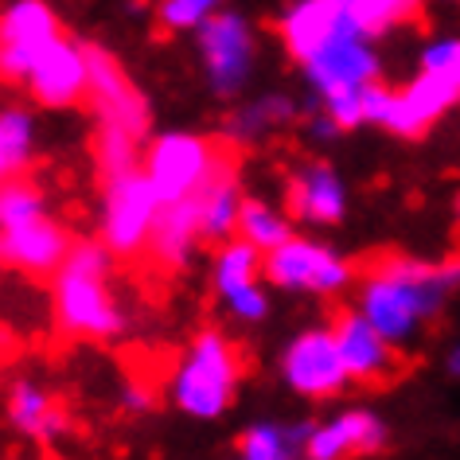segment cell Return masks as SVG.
<instances>
[{"mask_svg": "<svg viewBox=\"0 0 460 460\" xmlns=\"http://www.w3.org/2000/svg\"><path fill=\"white\" fill-rule=\"evenodd\" d=\"M453 293H460V258L421 261L406 254H386L363 270L355 308L390 343L410 348L441 316Z\"/></svg>", "mask_w": 460, "mask_h": 460, "instance_id": "1", "label": "cell"}, {"mask_svg": "<svg viewBox=\"0 0 460 460\" xmlns=\"http://www.w3.org/2000/svg\"><path fill=\"white\" fill-rule=\"evenodd\" d=\"M113 250L106 243H75L51 273V313L63 336L106 343L125 328L121 301L113 296Z\"/></svg>", "mask_w": 460, "mask_h": 460, "instance_id": "2", "label": "cell"}, {"mask_svg": "<svg viewBox=\"0 0 460 460\" xmlns=\"http://www.w3.org/2000/svg\"><path fill=\"white\" fill-rule=\"evenodd\" d=\"M238 383H243V355L223 332L207 328L191 340L172 375V406L188 418L215 421L234 406Z\"/></svg>", "mask_w": 460, "mask_h": 460, "instance_id": "3", "label": "cell"}, {"mask_svg": "<svg viewBox=\"0 0 460 460\" xmlns=\"http://www.w3.org/2000/svg\"><path fill=\"white\" fill-rule=\"evenodd\" d=\"M102 183H106V188H102V243L121 261L148 254L156 215L164 203H160L145 164L106 172Z\"/></svg>", "mask_w": 460, "mask_h": 460, "instance_id": "4", "label": "cell"}, {"mask_svg": "<svg viewBox=\"0 0 460 460\" xmlns=\"http://www.w3.org/2000/svg\"><path fill=\"white\" fill-rule=\"evenodd\" d=\"M234 148L238 145L230 137L226 141H211V137H199V133H160L145 148L141 164L148 172V180H153L160 203H172L199 191Z\"/></svg>", "mask_w": 460, "mask_h": 460, "instance_id": "5", "label": "cell"}, {"mask_svg": "<svg viewBox=\"0 0 460 460\" xmlns=\"http://www.w3.org/2000/svg\"><path fill=\"white\" fill-rule=\"evenodd\" d=\"M266 281L285 293L340 296L355 285V266L320 238L293 234L289 243H281L266 254Z\"/></svg>", "mask_w": 460, "mask_h": 460, "instance_id": "6", "label": "cell"}, {"mask_svg": "<svg viewBox=\"0 0 460 460\" xmlns=\"http://www.w3.org/2000/svg\"><path fill=\"white\" fill-rule=\"evenodd\" d=\"M281 378L293 394H301L308 402H328L340 398L351 386V375L343 367L340 343L332 324L305 328L289 340V348L281 355Z\"/></svg>", "mask_w": 460, "mask_h": 460, "instance_id": "7", "label": "cell"}, {"mask_svg": "<svg viewBox=\"0 0 460 460\" xmlns=\"http://www.w3.org/2000/svg\"><path fill=\"white\" fill-rule=\"evenodd\" d=\"M86 59H90V98L86 102L98 113V125H110V129H121L137 137V141H145L153 113H148V102L137 90L129 71L106 48H94V43H86Z\"/></svg>", "mask_w": 460, "mask_h": 460, "instance_id": "8", "label": "cell"}, {"mask_svg": "<svg viewBox=\"0 0 460 460\" xmlns=\"http://www.w3.org/2000/svg\"><path fill=\"white\" fill-rule=\"evenodd\" d=\"M199 55L218 98H234L254 71V36L238 13H211L199 24Z\"/></svg>", "mask_w": 460, "mask_h": 460, "instance_id": "9", "label": "cell"}, {"mask_svg": "<svg viewBox=\"0 0 460 460\" xmlns=\"http://www.w3.org/2000/svg\"><path fill=\"white\" fill-rule=\"evenodd\" d=\"M63 36L43 0H16L0 13V83H28L40 55Z\"/></svg>", "mask_w": 460, "mask_h": 460, "instance_id": "10", "label": "cell"}, {"mask_svg": "<svg viewBox=\"0 0 460 460\" xmlns=\"http://www.w3.org/2000/svg\"><path fill=\"white\" fill-rule=\"evenodd\" d=\"M332 332H336L343 367H348L355 386H386L394 383L402 371V348L390 343L383 332H378L371 320H367L359 308H343L332 320Z\"/></svg>", "mask_w": 460, "mask_h": 460, "instance_id": "11", "label": "cell"}, {"mask_svg": "<svg viewBox=\"0 0 460 460\" xmlns=\"http://www.w3.org/2000/svg\"><path fill=\"white\" fill-rule=\"evenodd\" d=\"M301 66H305V78H308V86L316 90L320 102L367 90L371 83H378V75H383L378 51L371 48V40H363V36L332 40L313 55V59H305Z\"/></svg>", "mask_w": 460, "mask_h": 460, "instance_id": "12", "label": "cell"}, {"mask_svg": "<svg viewBox=\"0 0 460 460\" xmlns=\"http://www.w3.org/2000/svg\"><path fill=\"white\" fill-rule=\"evenodd\" d=\"M28 90L48 110H75L90 98V59L86 43L59 36L28 75Z\"/></svg>", "mask_w": 460, "mask_h": 460, "instance_id": "13", "label": "cell"}, {"mask_svg": "<svg viewBox=\"0 0 460 460\" xmlns=\"http://www.w3.org/2000/svg\"><path fill=\"white\" fill-rule=\"evenodd\" d=\"M390 441L386 421L375 410L351 406L332 413L328 421H320L308 429L305 460H355V456H375L383 453Z\"/></svg>", "mask_w": 460, "mask_h": 460, "instance_id": "14", "label": "cell"}, {"mask_svg": "<svg viewBox=\"0 0 460 460\" xmlns=\"http://www.w3.org/2000/svg\"><path fill=\"white\" fill-rule=\"evenodd\" d=\"M285 211L305 226H340L348 218V183L324 160H308L289 176Z\"/></svg>", "mask_w": 460, "mask_h": 460, "instance_id": "15", "label": "cell"}, {"mask_svg": "<svg viewBox=\"0 0 460 460\" xmlns=\"http://www.w3.org/2000/svg\"><path fill=\"white\" fill-rule=\"evenodd\" d=\"M0 238H4V246H0L4 266L28 273V278H51L75 246V238L66 234V226H59L48 215L31 218V223H24V226L0 230Z\"/></svg>", "mask_w": 460, "mask_h": 460, "instance_id": "16", "label": "cell"}, {"mask_svg": "<svg viewBox=\"0 0 460 460\" xmlns=\"http://www.w3.org/2000/svg\"><path fill=\"white\" fill-rule=\"evenodd\" d=\"M278 31H281L285 51H289L296 63L313 59V55L324 48V43L340 40V36H359L351 20L343 16L340 0H296L289 13L281 16Z\"/></svg>", "mask_w": 460, "mask_h": 460, "instance_id": "17", "label": "cell"}, {"mask_svg": "<svg viewBox=\"0 0 460 460\" xmlns=\"http://www.w3.org/2000/svg\"><path fill=\"white\" fill-rule=\"evenodd\" d=\"M199 243H203V230H199V191H195L160 207L153 243H148V261H156L168 273L183 270Z\"/></svg>", "mask_w": 460, "mask_h": 460, "instance_id": "18", "label": "cell"}, {"mask_svg": "<svg viewBox=\"0 0 460 460\" xmlns=\"http://www.w3.org/2000/svg\"><path fill=\"white\" fill-rule=\"evenodd\" d=\"M4 413H8V421H13V429L24 433L28 441L51 445V441H59V437L71 429L63 402L55 398L48 386L31 383V378H16V383L8 386Z\"/></svg>", "mask_w": 460, "mask_h": 460, "instance_id": "19", "label": "cell"}, {"mask_svg": "<svg viewBox=\"0 0 460 460\" xmlns=\"http://www.w3.org/2000/svg\"><path fill=\"white\" fill-rule=\"evenodd\" d=\"M243 188H238V148L223 164L215 168V176L199 188V230L203 243L223 246L230 238H238V211H243Z\"/></svg>", "mask_w": 460, "mask_h": 460, "instance_id": "20", "label": "cell"}, {"mask_svg": "<svg viewBox=\"0 0 460 460\" xmlns=\"http://www.w3.org/2000/svg\"><path fill=\"white\" fill-rule=\"evenodd\" d=\"M308 421L285 425V421H258L238 437L234 460H305L308 445Z\"/></svg>", "mask_w": 460, "mask_h": 460, "instance_id": "21", "label": "cell"}, {"mask_svg": "<svg viewBox=\"0 0 460 460\" xmlns=\"http://www.w3.org/2000/svg\"><path fill=\"white\" fill-rule=\"evenodd\" d=\"M296 118V106L293 98L285 94H266V98H254L246 102L243 110L230 113V125H226V137L243 148L246 141H258V137H266L270 129H281V125H289Z\"/></svg>", "mask_w": 460, "mask_h": 460, "instance_id": "22", "label": "cell"}, {"mask_svg": "<svg viewBox=\"0 0 460 460\" xmlns=\"http://www.w3.org/2000/svg\"><path fill=\"white\" fill-rule=\"evenodd\" d=\"M261 278H266V254L258 246H250L246 238H230V243L218 246V254L211 261V285L218 296Z\"/></svg>", "mask_w": 460, "mask_h": 460, "instance_id": "23", "label": "cell"}, {"mask_svg": "<svg viewBox=\"0 0 460 460\" xmlns=\"http://www.w3.org/2000/svg\"><path fill=\"white\" fill-rule=\"evenodd\" d=\"M340 8L355 24V31L367 40H378L390 28L421 16V0H340Z\"/></svg>", "mask_w": 460, "mask_h": 460, "instance_id": "24", "label": "cell"}, {"mask_svg": "<svg viewBox=\"0 0 460 460\" xmlns=\"http://www.w3.org/2000/svg\"><path fill=\"white\" fill-rule=\"evenodd\" d=\"M238 238H246L250 246H258L261 254H270V250H278L281 243H289L293 238L289 211H278L273 203L246 195L243 211H238Z\"/></svg>", "mask_w": 460, "mask_h": 460, "instance_id": "25", "label": "cell"}, {"mask_svg": "<svg viewBox=\"0 0 460 460\" xmlns=\"http://www.w3.org/2000/svg\"><path fill=\"white\" fill-rule=\"evenodd\" d=\"M48 215V195L31 176L16 172L0 183V230H13V226H24L31 218H43Z\"/></svg>", "mask_w": 460, "mask_h": 460, "instance_id": "26", "label": "cell"}, {"mask_svg": "<svg viewBox=\"0 0 460 460\" xmlns=\"http://www.w3.org/2000/svg\"><path fill=\"white\" fill-rule=\"evenodd\" d=\"M31 148H36V121L28 110H0V153L13 160L16 172L31 164Z\"/></svg>", "mask_w": 460, "mask_h": 460, "instance_id": "27", "label": "cell"}, {"mask_svg": "<svg viewBox=\"0 0 460 460\" xmlns=\"http://www.w3.org/2000/svg\"><path fill=\"white\" fill-rule=\"evenodd\" d=\"M218 301L226 305V313L234 320H243V324H258V320H266V313H270V296H266V289H261V281L238 285V289L218 296Z\"/></svg>", "mask_w": 460, "mask_h": 460, "instance_id": "28", "label": "cell"}, {"mask_svg": "<svg viewBox=\"0 0 460 460\" xmlns=\"http://www.w3.org/2000/svg\"><path fill=\"white\" fill-rule=\"evenodd\" d=\"M308 133H313L316 141H336V137H340L343 129H340V125L328 118V113H316V118L308 121Z\"/></svg>", "mask_w": 460, "mask_h": 460, "instance_id": "29", "label": "cell"}, {"mask_svg": "<svg viewBox=\"0 0 460 460\" xmlns=\"http://www.w3.org/2000/svg\"><path fill=\"white\" fill-rule=\"evenodd\" d=\"M121 402H125V410H129V413H145L148 406H153V394L141 390V386H125L121 390Z\"/></svg>", "mask_w": 460, "mask_h": 460, "instance_id": "30", "label": "cell"}, {"mask_svg": "<svg viewBox=\"0 0 460 460\" xmlns=\"http://www.w3.org/2000/svg\"><path fill=\"white\" fill-rule=\"evenodd\" d=\"M445 367H448V375L453 378H460V340L448 348V359H445Z\"/></svg>", "mask_w": 460, "mask_h": 460, "instance_id": "31", "label": "cell"}, {"mask_svg": "<svg viewBox=\"0 0 460 460\" xmlns=\"http://www.w3.org/2000/svg\"><path fill=\"white\" fill-rule=\"evenodd\" d=\"M8 176H16V168H13V160H8L4 153H0V183H4Z\"/></svg>", "mask_w": 460, "mask_h": 460, "instance_id": "32", "label": "cell"}, {"mask_svg": "<svg viewBox=\"0 0 460 460\" xmlns=\"http://www.w3.org/2000/svg\"><path fill=\"white\" fill-rule=\"evenodd\" d=\"M199 4H207V8H211V13H215V4H218V0H199Z\"/></svg>", "mask_w": 460, "mask_h": 460, "instance_id": "33", "label": "cell"}, {"mask_svg": "<svg viewBox=\"0 0 460 460\" xmlns=\"http://www.w3.org/2000/svg\"><path fill=\"white\" fill-rule=\"evenodd\" d=\"M0 246H4V238H0ZM0 261H4V258H0Z\"/></svg>", "mask_w": 460, "mask_h": 460, "instance_id": "34", "label": "cell"}]
</instances>
